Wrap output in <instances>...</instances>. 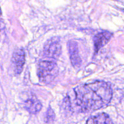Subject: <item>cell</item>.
Segmentation results:
<instances>
[{
	"mask_svg": "<svg viewBox=\"0 0 124 124\" xmlns=\"http://www.w3.org/2000/svg\"><path fill=\"white\" fill-rule=\"evenodd\" d=\"M76 110L88 112L106 107L111 101L113 91L104 81H95L78 86L74 89Z\"/></svg>",
	"mask_w": 124,
	"mask_h": 124,
	"instance_id": "6da1fadb",
	"label": "cell"
},
{
	"mask_svg": "<svg viewBox=\"0 0 124 124\" xmlns=\"http://www.w3.org/2000/svg\"><path fill=\"white\" fill-rule=\"evenodd\" d=\"M37 74L40 82L48 84L58 76V65L54 62L42 61L39 63Z\"/></svg>",
	"mask_w": 124,
	"mask_h": 124,
	"instance_id": "7a4b0ae2",
	"label": "cell"
},
{
	"mask_svg": "<svg viewBox=\"0 0 124 124\" xmlns=\"http://www.w3.org/2000/svg\"><path fill=\"white\" fill-rule=\"evenodd\" d=\"M44 55L48 58L57 59L61 53V45L58 38H53L46 42L44 46Z\"/></svg>",
	"mask_w": 124,
	"mask_h": 124,
	"instance_id": "3957f363",
	"label": "cell"
},
{
	"mask_svg": "<svg viewBox=\"0 0 124 124\" xmlns=\"http://www.w3.org/2000/svg\"><path fill=\"white\" fill-rule=\"evenodd\" d=\"M12 67L15 75H18L23 71L25 64V52L22 48H17L13 52L12 57Z\"/></svg>",
	"mask_w": 124,
	"mask_h": 124,
	"instance_id": "277c9868",
	"label": "cell"
},
{
	"mask_svg": "<svg viewBox=\"0 0 124 124\" xmlns=\"http://www.w3.org/2000/svg\"><path fill=\"white\" fill-rule=\"evenodd\" d=\"M70 59L71 64L75 68H79L81 65V59L79 53L78 44L75 41H70L68 42Z\"/></svg>",
	"mask_w": 124,
	"mask_h": 124,
	"instance_id": "5b68a950",
	"label": "cell"
},
{
	"mask_svg": "<svg viewBox=\"0 0 124 124\" xmlns=\"http://www.w3.org/2000/svg\"><path fill=\"white\" fill-rule=\"evenodd\" d=\"M111 36L112 33L108 31H102L96 35L93 39L94 53H98L102 47L105 46L110 41Z\"/></svg>",
	"mask_w": 124,
	"mask_h": 124,
	"instance_id": "8992f818",
	"label": "cell"
},
{
	"mask_svg": "<svg viewBox=\"0 0 124 124\" xmlns=\"http://www.w3.org/2000/svg\"><path fill=\"white\" fill-rule=\"evenodd\" d=\"M24 106L26 110H27L31 114L37 113L42 107L41 102L35 96H32L26 99L24 102Z\"/></svg>",
	"mask_w": 124,
	"mask_h": 124,
	"instance_id": "52a82bcc",
	"label": "cell"
},
{
	"mask_svg": "<svg viewBox=\"0 0 124 124\" xmlns=\"http://www.w3.org/2000/svg\"><path fill=\"white\" fill-rule=\"evenodd\" d=\"M86 124H113V122L107 114L102 113L89 117Z\"/></svg>",
	"mask_w": 124,
	"mask_h": 124,
	"instance_id": "ba28073f",
	"label": "cell"
},
{
	"mask_svg": "<svg viewBox=\"0 0 124 124\" xmlns=\"http://www.w3.org/2000/svg\"><path fill=\"white\" fill-rule=\"evenodd\" d=\"M55 117V115L51 108H49L47 110V113H46V122L47 123H51L53 122Z\"/></svg>",
	"mask_w": 124,
	"mask_h": 124,
	"instance_id": "9c48e42d",
	"label": "cell"
},
{
	"mask_svg": "<svg viewBox=\"0 0 124 124\" xmlns=\"http://www.w3.org/2000/svg\"><path fill=\"white\" fill-rule=\"evenodd\" d=\"M1 14H2V12H1V8H0V16L1 15Z\"/></svg>",
	"mask_w": 124,
	"mask_h": 124,
	"instance_id": "30bf717a",
	"label": "cell"
}]
</instances>
